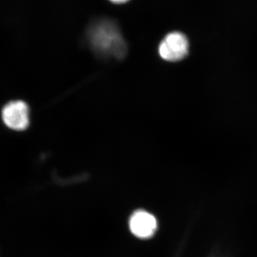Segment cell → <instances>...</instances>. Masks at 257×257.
I'll list each match as a JSON object with an SVG mask.
<instances>
[{
    "instance_id": "obj_4",
    "label": "cell",
    "mask_w": 257,
    "mask_h": 257,
    "mask_svg": "<svg viewBox=\"0 0 257 257\" xmlns=\"http://www.w3.org/2000/svg\"><path fill=\"white\" fill-rule=\"evenodd\" d=\"M130 227L135 236L141 239H147L153 236L156 231L157 219L147 211H136L130 218Z\"/></svg>"
},
{
    "instance_id": "obj_2",
    "label": "cell",
    "mask_w": 257,
    "mask_h": 257,
    "mask_svg": "<svg viewBox=\"0 0 257 257\" xmlns=\"http://www.w3.org/2000/svg\"><path fill=\"white\" fill-rule=\"evenodd\" d=\"M188 53V40L184 34L179 32H171L166 35L159 46L160 57L168 62L183 60Z\"/></svg>"
},
{
    "instance_id": "obj_5",
    "label": "cell",
    "mask_w": 257,
    "mask_h": 257,
    "mask_svg": "<svg viewBox=\"0 0 257 257\" xmlns=\"http://www.w3.org/2000/svg\"><path fill=\"white\" fill-rule=\"evenodd\" d=\"M111 3L115 5H123L128 3L130 0H109Z\"/></svg>"
},
{
    "instance_id": "obj_1",
    "label": "cell",
    "mask_w": 257,
    "mask_h": 257,
    "mask_svg": "<svg viewBox=\"0 0 257 257\" xmlns=\"http://www.w3.org/2000/svg\"><path fill=\"white\" fill-rule=\"evenodd\" d=\"M87 38L98 55L119 60L126 55V42L119 27L110 19H99L93 22L88 28Z\"/></svg>"
},
{
    "instance_id": "obj_3",
    "label": "cell",
    "mask_w": 257,
    "mask_h": 257,
    "mask_svg": "<svg viewBox=\"0 0 257 257\" xmlns=\"http://www.w3.org/2000/svg\"><path fill=\"white\" fill-rule=\"evenodd\" d=\"M3 121L8 127L15 131H23L30 124V109L25 101H10L2 111Z\"/></svg>"
}]
</instances>
